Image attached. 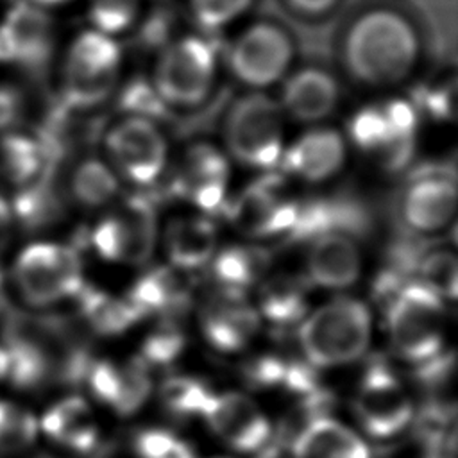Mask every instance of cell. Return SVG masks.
<instances>
[{
  "label": "cell",
  "mask_w": 458,
  "mask_h": 458,
  "mask_svg": "<svg viewBox=\"0 0 458 458\" xmlns=\"http://www.w3.org/2000/svg\"><path fill=\"white\" fill-rule=\"evenodd\" d=\"M141 0H89V21L111 38L129 30L140 16Z\"/></svg>",
  "instance_id": "d590c367"
},
{
  "label": "cell",
  "mask_w": 458,
  "mask_h": 458,
  "mask_svg": "<svg viewBox=\"0 0 458 458\" xmlns=\"http://www.w3.org/2000/svg\"><path fill=\"white\" fill-rule=\"evenodd\" d=\"M306 284L292 276L268 279L259 295L261 313L277 326H290L306 313Z\"/></svg>",
  "instance_id": "f1b7e54d"
},
{
  "label": "cell",
  "mask_w": 458,
  "mask_h": 458,
  "mask_svg": "<svg viewBox=\"0 0 458 458\" xmlns=\"http://www.w3.org/2000/svg\"><path fill=\"white\" fill-rule=\"evenodd\" d=\"M14 224H16V215H14V206H13V195L5 193L0 188V249L9 240V236L14 229Z\"/></svg>",
  "instance_id": "60d3db41"
},
{
  "label": "cell",
  "mask_w": 458,
  "mask_h": 458,
  "mask_svg": "<svg viewBox=\"0 0 458 458\" xmlns=\"http://www.w3.org/2000/svg\"><path fill=\"white\" fill-rule=\"evenodd\" d=\"M338 100V84L324 70L302 68L283 88V107L297 120L313 122L327 116Z\"/></svg>",
  "instance_id": "7402d4cb"
},
{
  "label": "cell",
  "mask_w": 458,
  "mask_h": 458,
  "mask_svg": "<svg viewBox=\"0 0 458 458\" xmlns=\"http://www.w3.org/2000/svg\"><path fill=\"white\" fill-rule=\"evenodd\" d=\"M293 213L295 202L281 197L277 177L254 182L227 206L229 220L252 236L288 234Z\"/></svg>",
  "instance_id": "5bb4252c"
},
{
  "label": "cell",
  "mask_w": 458,
  "mask_h": 458,
  "mask_svg": "<svg viewBox=\"0 0 458 458\" xmlns=\"http://www.w3.org/2000/svg\"><path fill=\"white\" fill-rule=\"evenodd\" d=\"M116 179L113 172L98 159L81 161L70 177V191L82 206H102L116 193Z\"/></svg>",
  "instance_id": "4dcf8cb0"
},
{
  "label": "cell",
  "mask_w": 458,
  "mask_h": 458,
  "mask_svg": "<svg viewBox=\"0 0 458 458\" xmlns=\"http://www.w3.org/2000/svg\"><path fill=\"white\" fill-rule=\"evenodd\" d=\"M84 379L93 395L120 415L138 411L150 394L148 367L134 358L127 363L89 361Z\"/></svg>",
  "instance_id": "2e32d148"
},
{
  "label": "cell",
  "mask_w": 458,
  "mask_h": 458,
  "mask_svg": "<svg viewBox=\"0 0 458 458\" xmlns=\"http://www.w3.org/2000/svg\"><path fill=\"white\" fill-rule=\"evenodd\" d=\"M202 415L213 433L238 453H258L272 438L268 419L247 395L236 392L213 394Z\"/></svg>",
  "instance_id": "4fadbf2b"
},
{
  "label": "cell",
  "mask_w": 458,
  "mask_h": 458,
  "mask_svg": "<svg viewBox=\"0 0 458 458\" xmlns=\"http://www.w3.org/2000/svg\"><path fill=\"white\" fill-rule=\"evenodd\" d=\"M354 413L361 428L376 438L394 437L411 420V401L385 361H372L367 367L354 401Z\"/></svg>",
  "instance_id": "9c48e42d"
},
{
  "label": "cell",
  "mask_w": 458,
  "mask_h": 458,
  "mask_svg": "<svg viewBox=\"0 0 458 458\" xmlns=\"http://www.w3.org/2000/svg\"><path fill=\"white\" fill-rule=\"evenodd\" d=\"M344 161V141L336 131L317 129L299 138L284 154V170L308 181H322Z\"/></svg>",
  "instance_id": "603a6c76"
},
{
  "label": "cell",
  "mask_w": 458,
  "mask_h": 458,
  "mask_svg": "<svg viewBox=\"0 0 458 458\" xmlns=\"http://www.w3.org/2000/svg\"><path fill=\"white\" fill-rule=\"evenodd\" d=\"M39 433L54 444L88 453L98 444V424L89 404L79 395H66L52 403L39 417Z\"/></svg>",
  "instance_id": "d6986e66"
},
{
  "label": "cell",
  "mask_w": 458,
  "mask_h": 458,
  "mask_svg": "<svg viewBox=\"0 0 458 458\" xmlns=\"http://www.w3.org/2000/svg\"><path fill=\"white\" fill-rule=\"evenodd\" d=\"M47 165V148L41 140L20 132H0V181L23 190L38 182Z\"/></svg>",
  "instance_id": "cb8c5ba5"
},
{
  "label": "cell",
  "mask_w": 458,
  "mask_h": 458,
  "mask_svg": "<svg viewBox=\"0 0 458 458\" xmlns=\"http://www.w3.org/2000/svg\"><path fill=\"white\" fill-rule=\"evenodd\" d=\"M195 20L206 29H222L240 18L252 0H188Z\"/></svg>",
  "instance_id": "f35d334b"
},
{
  "label": "cell",
  "mask_w": 458,
  "mask_h": 458,
  "mask_svg": "<svg viewBox=\"0 0 458 458\" xmlns=\"http://www.w3.org/2000/svg\"><path fill=\"white\" fill-rule=\"evenodd\" d=\"M138 458H197L193 447L165 429H143L134 438Z\"/></svg>",
  "instance_id": "8d00e7d4"
},
{
  "label": "cell",
  "mask_w": 458,
  "mask_h": 458,
  "mask_svg": "<svg viewBox=\"0 0 458 458\" xmlns=\"http://www.w3.org/2000/svg\"><path fill=\"white\" fill-rule=\"evenodd\" d=\"M120 106L131 113V116H141L147 120L161 118L166 113V104L161 100L152 84L132 82L125 88L120 98Z\"/></svg>",
  "instance_id": "ab89813d"
},
{
  "label": "cell",
  "mask_w": 458,
  "mask_h": 458,
  "mask_svg": "<svg viewBox=\"0 0 458 458\" xmlns=\"http://www.w3.org/2000/svg\"><path fill=\"white\" fill-rule=\"evenodd\" d=\"M370 340V315L356 299H336L311 313L299 327L301 349L313 367L358 360Z\"/></svg>",
  "instance_id": "3957f363"
},
{
  "label": "cell",
  "mask_w": 458,
  "mask_h": 458,
  "mask_svg": "<svg viewBox=\"0 0 458 458\" xmlns=\"http://www.w3.org/2000/svg\"><path fill=\"white\" fill-rule=\"evenodd\" d=\"M420 281L419 284L426 286L440 299H454L456 295V279H458V263L451 250H429L424 252L415 267Z\"/></svg>",
  "instance_id": "836d02e7"
},
{
  "label": "cell",
  "mask_w": 458,
  "mask_h": 458,
  "mask_svg": "<svg viewBox=\"0 0 458 458\" xmlns=\"http://www.w3.org/2000/svg\"><path fill=\"white\" fill-rule=\"evenodd\" d=\"M225 140L231 154L249 166H272L281 156V111L267 95L240 98L229 111Z\"/></svg>",
  "instance_id": "52a82bcc"
},
{
  "label": "cell",
  "mask_w": 458,
  "mask_h": 458,
  "mask_svg": "<svg viewBox=\"0 0 458 458\" xmlns=\"http://www.w3.org/2000/svg\"><path fill=\"white\" fill-rule=\"evenodd\" d=\"M9 372L7 381L16 388H32L48 376L50 360L47 352L32 342H16L7 345Z\"/></svg>",
  "instance_id": "d6a6232c"
},
{
  "label": "cell",
  "mask_w": 458,
  "mask_h": 458,
  "mask_svg": "<svg viewBox=\"0 0 458 458\" xmlns=\"http://www.w3.org/2000/svg\"><path fill=\"white\" fill-rule=\"evenodd\" d=\"M293 458H370L365 442L347 426L317 417L292 440Z\"/></svg>",
  "instance_id": "44dd1931"
},
{
  "label": "cell",
  "mask_w": 458,
  "mask_h": 458,
  "mask_svg": "<svg viewBox=\"0 0 458 458\" xmlns=\"http://www.w3.org/2000/svg\"><path fill=\"white\" fill-rule=\"evenodd\" d=\"M190 290L172 268H154L131 288L129 302L145 317L148 313H175L188 304Z\"/></svg>",
  "instance_id": "484cf974"
},
{
  "label": "cell",
  "mask_w": 458,
  "mask_h": 458,
  "mask_svg": "<svg viewBox=\"0 0 458 458\" xmlns=\"http://www.w3.org/2000/svg\"><path fill=\"white\" fill-rule=\"evenodd\" d=\"M293 55L286 32L272 23L247 27L229 48V66L238 81L252 88L277 82L288 70Z\"/></svg>",
  "instance_id": "30bf717a"
},
{
  "label": "cell",
  "mask_w": 458,
  "mask_h": 458,
  "mask_svg": "<svg viewBox=\"0 0 458 458\" xmlns=\"http://www.w3.org/2000/svg\"><path fill=\"white\" fill-rule=\"evenodd\" d=\"M29 2L45 9V7H54V5H64V4H70L73 0H29Z\"/></svg>",
  "instance_id": "ee69618b"
},
{
  "label": "cell",
  "mask_w": 458,
  "mask_h": 458,
  "mask_svg": "<svg viewBox=\"0 0 458 458\" xmlns=\"http://www.w3.org/2000/svg\"><path fill=\"white\" fill-rule=\"evenodd\" d=\"M215 225L200 216L177 218L165 233V247L170 261L179 270H190L204 265L215 254Z\"/></svg>",
  "instance_id": "d4e9b609"
},
{
  "label": "cell",
  "mask_w": 458,
  "mask_h": 458,
  "mask_svg": "<svg viewBox=\"0 0 458 458\" xmlns=\"http://www.w3.org/2000/svg\"><path fill=\"white\" fill-rule=\"evenodd\" d=\"M89 238L95 250L107 261L145 263L156 240L152 202L143 195L127 199L114 213L98 222Z\"/></svg>",
  "instance_id": "ba28073f"
},
{
  "label": "cell",
  "mask_w": 458,
  "mask_h": 458,
  "mask_svg": "<svg viewBox=\"0 0 458 458\" xmlns=\"http://www.w3.org/2000/svg\"><path fill=\"white\" fill-rule=\"evenodd\" d=\"M227 172V163L216 148L204 143L195 145L186 152L170 191L190 199L206 211H215L224 200Z\"/></svg>",
  "instance_id": "e0dca14e"
},
{
  "label": "cell",
  "mask_w": 458,
  "mask_h": 458,
  "mask_svg": "<svg viewBox=\"0 0 458 458\" xmlns=\"http://www.w3.org/2000/svg\"><path fill=\"white\" fill-rule=\"evenodd\" d=\"M54 47V23L43 7L25 2L7 11L0 23V61L43 63Z\"/></svg>",
  "instance_id": "9a60e30c"
},
{
  "label": "cell",
  "mask_w": 458,
  "mask_h": 458,
  "mask_svg": "<svg viewBox=\"0 0 458 458\" xmlns=\"http://www.w3.org/2000/svg\"><path fill=\"white\" fill-rule=\"evenodd\" d=\"M419 38L413 25L392 9H372L352 21L344 41L349 72L365 84H392L410 73Z\"/></svg>",
  "instance_id": "6da1fadb"
},
{
  "label": "cell",
  "mask_w": 458,
  "mask_h": 458,
  "mask_svg": "<svg viewBox=\"0 0 458 458\" xmlns=\"http://www.w3.org/2000/svg\"><path fill=\"white\" fill-rule=\"evenodd\" d=\"M161 401L175 415H202L211 392L195 377L172 376L161 385Z\"/></svg>",
  "instance_id": "e575fe53"
},
{
  "label": "cell",
  "mask_w": 458,
  "mask_h": 458,
  "mask_svg": "<svg viewBox=\"0 0 458 458\" xmlns=\"http://www.w3.org/2000/svg\"><path fill=\"white\" fill-rule=\"evenodd\" d=\"M456 182L451 166H422L401 199V218L408 229L428 234L444 229L454 216Z\"/></svg>",
  "instance_id": "8fae6325"
},
{
  "label": "cell",
  "mask_w": 458,
  "mask_h": 458,
  "mask_svg": "<svg viewBox=\"0 0 458 458\" xmlns=\"http://www.w3.org/2000/svg\"><path fill=\"white\" fill-rule=\"evenodd\" d=\"M38 435V415L16 399L0 397V456H14L30 449Z\"/></svg>",
  "instance_id": "f546056e"
},
{
  "label": "cell",
  "mask_w": 458,
  "mask_h": 458,
  "mask_svg": "<svg viewBox=\"0 0 458 458\" xmlns=\"http://www.w3.org/2000/svg\"><path fill=\"white\" fill-rule=\"evenodd\" d=\"M215 52L200 38L186 36L165 47L154 66L152 86L166 106H197L215 82Z\"/></svg>",
  "instance_id": "8992f818"
},
{
  "label": "cell",
  "mask_w": 458,
  "mask_h": 458,
  "mask_svg": "<svg viewBox=\"0 0 458 458\" xmlns=\"http://www.w3.org/2000/svg\"><path fill=\"white\" fill-rule=\"evenodd\" d=\"M13 293L29 308L47 310L75 299L84 286L77 249L55 240H30L9 263Z\"/></svg>",
  "instance_id": "7a4b0ae2"
},
{
  "label": "cell",
  "mask_w": 458,
  "mask_h": 458,
  "mask_svg": "<svg viewBox=\"0 0 458 458\" xmlns=\"http://www.w3.org/2000/svg\"><path fill=\"white\" fill-rule=\"evenodd\" d=\"M258 311L243 301L242 292L224 288L202 311V331L218 351L245 347L258 331Z\"/></svg>",
  "instance_id": "ac0fdd59"
},
{
  "label": "cell",
  "mask_w": 458,
  "mask_h": 458,
  "mask_svg": "<svg viewBox=\"0 0 458 458\" xmlns=\"http://www.w3.org/2000/svg\"><path fill=\"white\" fill-rule=\"evenodd\" d=\"M122 66V50L114 38L95 29L70 43L63 64V93L72 107L102 104L114 89Z\"/></svg>",
  "instance_id": "5b68a950"
},
{
  "label": "cell",
  "mask_w": 458,
  "mask_h": 458,
  "mask_svg": "<svg viewBox=\"0 0 458 458\" xmlns=\"http://www.w3.org/2000/svg\"><path fill=\"white\" fill-rule=\"evenodd\" d=\"M386 326L394 349L413 363H424L444 345V302L426 286L408 283L386 301Z\"/></svg>",
  "instance_id": "277c9868"
},
{
  "label": "cell",
  "mask_w": 458,
  "mask_h": 458,
  "mask_svg": "<svg viewBox=\"0 0 458 458\" xmlns=\"http://www.w3.org/2000/svg\"><path fill=\"white\" fill-rule=\"evenodd\" d=\"M7 372H9V352H7V345L0 344V385L7 381Z\"/></svg>",
  "instance_id": "7bdbcfd3"
},
{
  "label": "cell",
  "mask_w": 458,
  "mask_h": 458,
  "mask_svg": "<svg viewBox=\"0 0 458 458\" xmlns=\"http://www.w3.org/2000/svg\"><path fill=\"white\" fill-rule=\"evenodd\" d=\"M286 2L297 13H302L308 16H318L327 13L338 0H286Z\"/></svg>",
  "instance_id": "b9f144b4"
},
{
  "label": "cell",
  "mask_w": 458,
  "mask_h": 458,
  "mask_svg": "<svg viewBox=\"0 0 458 458\" xmlns=\"http://www.w3.org/2000/svg\"><path fill=\"white\" fill-rule=\"evenodd\" d=\"M75 299L84 320L100 335H118L143 317L127 297L114 299L106 292L82 286Z\"/></svg>",
  "instance_id": "4316f807"
},
{
  "label": "cell",
  "mask_w": 458,
  "mask_h": 458,
  "mask_svg": "<svg viewBox=\"0 0 458 458\" xmlns=\"http://www.w3.org/2000/svg\"><path fill=\"white\" fill-rule=\"evenodd\" d=\"M360 252L345 234H320L308 252V277L324 288H347L360 276Z\"/></svg>",
  "instance_id": "ffe728a7"
},
{
  "label": "cell",
  "mask_w": 458,
  "mask_h": 458,
  "mask_svg": "<svg viewBox=\"0 0 458 458\" xmlns=\"http://www.w3.org/2000/svg\"><path fill=\"white\" fill-rule=\"evenodd\" d=\"M184 347V335L174 324H163L147 336L138 356L147 367L170 365Z\"/></svg>",
  "instance_id": "74e56055"
},
{
  "label": "cell",
  "mask_w": 458,
  "mask_h": 458,
  "mask_svg": "<svg viewBox=\"0 0 458 458\" xmlns=\"http://www.w3.org/2000/svg\"><path fill=\"white\" fill-rule=\"evenodd\" d=\"M107 150L118 170L138 184L152 182L165 166L166 143L154 122L127 116L106 136Z\"/></svg>",
  "instance_id": "7c38bea8"
},
{
  "label": "cell",
  "mask_w": 458,
  "mask_h": 458,
  "mask_svg": "<svg viewBox=\"0 0 458 458\" xmlns=\"http://www.w3.org/2000/svg\"><path fill=\"white\" fill-rule=\"evenodd\" d=\"M270 254L259 247H229L213 259V276L227 290L243 292L268 268Z\"/></svg>",
  "instance_id": "83f0119b"
},
{
  "label": "cell",
  "mask_w": 458,
  "mask_h": 458,
  "mask_svg": "<svg viewBox=\"0 0 458 458\" xmlns=\"http://www.w3.org/2000/svg\"><path fill=\"white\" fill-rule=\"evenodd\" d=\"M349 132L352 141L361 150L372 152L376 156H379L385 148H388L394 143H415L413 140L397 138L392 132L381 106H372L358 111L349 123Z\"/></svg>",
  "instance_id": "1f68e13d"
}]
</instances>
